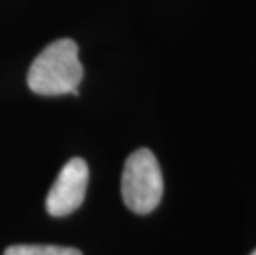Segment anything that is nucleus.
I'll return each instance as SVG.
<instances>
[{"label": "nucleus", "mask_w": 256, "mask_h": 255, "mask_svg": "<svg viewBox=\"0 0 256 255\" xmlns=\"http://www.w3.org/2000/svg\"><path fill=\"white\" fill-rule=\"evenodd\" d=\"M80 48L72 39H58L50 43L34 60L28 70L30 90L43 96L78 95V85L83 80V65Z\"/></svg>", "instance_id": "nucleus-1"}, {"label": "nucleus", "mask_w": 256, "mask_h": 255, "mask_svg": "<svg viewBox=\"0 0 256 255\" xmlns=\"http://www.w3.org/2000/svg\"><path fill=\"white\" fill-rule=\"evenodd\" d=\"M124 204L136 214H149L164 194V179L154 153L147 148L134 151L124 164L121 179Z\"/></svg>", "instance_id": "nucleus-2"}, {"label": "nucleus", "mask_w": 256, "mask_h": 255, "mask_svg": "<svg viewBox=\"0 0 256 255\" xmlns=\"http://www.w3.org/2000/svg\"><path fill=\"white\" fill-rule=\"evenodd\" d=\"M90 181V169L84 159L73 157L60 171L46 196V210L55 217L74 212L83 204Z\"/></svg>", "instance_id": "nucleus-3"}, {"label": "nucleus", "mask_w": 256, "mask_h": 255, "mask_svg": "<svg viewBox=\"0 0 256 255\" xmlns=\"http://www.w3.org/2000/svg\"><path fill=\"white\" fill-rule=\"evenodd\" d=\"M4 255H83L78 248L60 245H12Z\"/></svg>", "instance_id": "nucleus-4"}, {"label": "nucleus", "mask_w": 256, "mask_h": 255, "mask_svg": "<svg viewBox=\"0 0 256 255\" xmlns=\"http://www.w3.org/2000/svg\"><path fill=\"white\" fill-rule=\"evenodd\" d=\"M250 255H256V250H253L252 253H250Z\"/></svg>", "instance_id": "nucleus-5"}]
</instances>
